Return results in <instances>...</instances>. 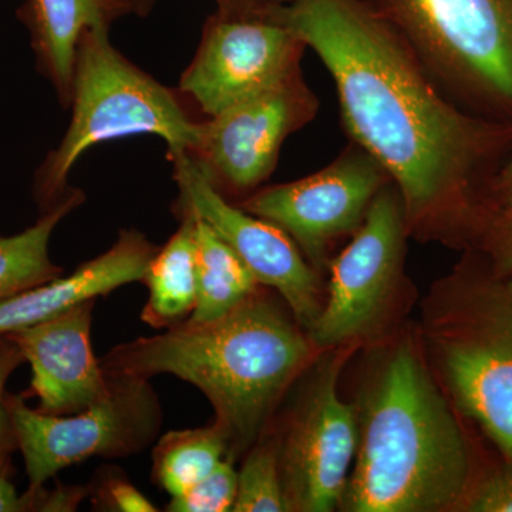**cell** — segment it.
Masks as SVG:
<instances>
[{
    "label": "cell",
    "instance_id": "6da1fadb",
    "mask_svg": "<svg viewBox=\"0 0 512 512\" xmlns=\"http://www.w3.org/2000/svg\"><path fill=\"white\" fill-rule=\"evenodd\" d=\"M268 19L318 55L350 143L389 175L409 234L473 238L493 205L478 197L497 134L463 113L372 0H289Z\"/></svg>",
    "mask_w": 512,
    "mask_h": 512
},
{
    "label": "cell",
    "instance_id": "7a4b0ae2",
    "mask_svg": "<svg viewBox=\"0 0 512 512\" xmlns=\"http://www.w3.org/2000/svg\"><path fill=\"white\" fill-rule=\"evenodd\" d=\"M316 349L284 299L258 288L221 318L185 320L116 346L101 367L107 375L147 380L173 375L197 387L214 407V421L227 434V458L235 461L271 427Z\"/></svg>",
    "mask_w": 512,
    "mask_h": 512
},
{
    "label": "cell",
    "instance_id": "3957f363",
    "mask_svg": "<svg viewBox=\"0 0 512 512\" xmlns=\"http://www.w3.org/2000/svg\"><path fill=\"white\" fill-rule=\"evenodd\" d=\"M355 407V467L340 510H458L473 483V457L456 409L412 339L387 350Z\"/></svg>",
    "mask_w": 512,
    "mask_h": 512
},
{
    "label": "cell",
    "instance_id": "277c9868",
    "mask_svg": "<svg viewBox=\"0 0 512 512\" xmlns=\"http://www.w3.org/2000/svg\"><path fill=\"white\" fill-rule=\"evenodd\" d=\"M424 339L454 409L512 463V282L490 265L461 266L429 301Z\"/></svg>",
    "mask_w": 512,
    "mask_h": 512
},
{
    "label": "cell",
    "instance_id": "5b68a950",
    "mask_svg": "<svg viewBox=\"0 0 512 512\" xmlns=\"http://www.w3.org/2000/svg\"><path fill=\"white\" fill-rule=\"evenodd\" d=\"M72 120L62 141L36 171L33 197L45 212L70 190L69 175L80 158L99 144L133 136L160 137L167 156L191 150L198 121L181 94L131 63L113 46L110 29H90L77 46Z\"/></svg>",
    "mask_w": 512,
    "mask_h": 512
},
{
    "label": "cell",
    "instance_id": "8992f818",
    "mask_svg": "<svg viewBox=\"0 0 512 512\" xmlns=\"http://www.w3.org/2000/svg\"><path fill=\"white\" fill-rule=\"evenodd\" d=\"M441 89L512 109V0H372Z\"/></svg>",
    "mask_w": 512,
    "mask_h": 512
},
{
    "label": "cell",
    "instance_id": "52a82bcc",
    "mask_svg": "<svg viewBox=\"0 0 512 512\" xmlns=\"http://www.w3.org/2000/svg\"><path fill=\"white\" fill-rule=\"evenodd\" d=\"M109 376V394L89 409L69 416L30 409L25 394H6L29 478L26 491L35 493L63 468L87 458L130 457L157 439L163 410L150 382L141 377Z\"/></svg>",
    "mask_w": 512,
    "mask_h": 512
},
{
    "label": "cell",
    "instance_id": "ba28073f",
    "mask_svg": "<svg viewBox=\"0 0 512 512\" xmlns=\"http://www.w3.org/2000/svg\"><path fill=\"white\" fill-rule=\"evenodd\" d=\"M350 346L313 367L308 383L275 431L279 471L289 510L329 512L339 507L355 460L356 407L343 402L338 384Z\"/></svg>",
    "mask_w": 512,
    "mask_h": 512
},
{
    "label": "cell",
    "instance_id": "9c48e42d",
    "mask_svg": "<svg viewBox=\"0 0 512 512\" xmlns=\"http://www.w3.org/2000/svg\"><path fill=\"white\" fill-rule=\"evenodd\" d=\"M407 235L402 198L390 181L348 247L329 261L328 299L308 332L318 348L352 345L380 329L402 279Z\"/></svg>",
    "mask_w": 512,
    "mask_h": 512
},
{
    "label": "cell",
    "instance_id": "30bf717a",
    "mask_svg": "<svg viewBox=\"0 0 512 512\" xmlns=\"http://www.w3.org/2000/svg\"><path fill=\"white\" fill-rule=\"evenodd\" d=\"M318 111V97L299 67L265 92L198 121L197 141L187 156L227 200L247 198L274 173L285 141Z\"/></svg>",
    "mask_w": 512,
    "mask_h": 512
},
{
    "label": "cell",
    "instance_id": "8fae6325",
    "mask_svg": "<svg viewBox=\"0 0 512 512\" xmlns=\"http://www.w3.org/2000/svg\"><path fill=\"white\" fill-rule=\"evenodd\" d=\"M389 183L382 165L350 143L318 173L259 188L237 205L284 229L320 271L329 262L332 245L359 231L376 195Z\"/></svg>",
    "mask_w": 512,
    "mask_h": 512
},
{
    "label": "cell",
    "instance_id": "7c38bea8",
    "mask_svg": "<svg viewBox=\"0 0 512 512\" xmlns=\"http://www.w3.org/2000/svg\"><path fill=\"white\" fill-rule=\"evenodd\" d=\"M167 158L173 163L178 187L175 214L188 212L210 225L248 266L258 284L278 293L309 332L325 301L318 271L298 245L284 229L227 200L187 154Z\"/></svg>",
    "mask_w": 512,
    "mask_h": 512
},
{
    "label": "cell",
    "instance_id": "4fadbf2b",
    "mask_svg": "<svg viewBox=\"0 0 512 512\" xmlns=\"http://www.w3.org/2000/svg\"><path fill=\"white\" fill-rule=\"evenodd\" d=\"M305 43L272 19L212 13L177 92L207 119L265 92L301 67Z\"/></svg>",
    "mask_w": 512,
    "mask_h": 512
},
{
    "label": "cell",
    "instance_id": "5bb4252c",
    "mask_svg": "<svg viewBox=\"0 0 512 512\" xmlns=\"http://www.w3.org/2000/svg\"><path fill=\"white\" fill-rule=\"evenodd\" d=\"M96 301L79 303L55 318L5 335L32 367L29 394L39 399V412L69 416L109 394L111 377L94 355L90 336Z\"/></svg>",
    "mask_w": 512,
    "mask_h": 512
},
{
    "label": "cell",
    "instance_id": "9a60e30c",
    "mask_svg": "<svg viewBox=\"0 0 512 512\" xmlns=\"http://www.w3.org/2000/svg\"><path fill=\"white\" fill-rule=\"evenodd\" d=\"M158 248L143 232L123 229L113 247L77 266L72 274L0 301V336L55 318L120 286L143 281Z\"/></svg>",
    "mask_w": 512,
    "mask_h": 512
},
{
    "label": "cell",
    "instance_id": "2e32d148",
    "mask_svg": "<svg viewBox=\"0 0 512 512\" xmlns=\"http://www.w3.org/2000/svg\"><path fill=\"white\" fill-rule=\"evenodd\" d=\"M39 72L60 104L72 103L77 46L86 30L109 28L123 18L111 0H28L22 10Z\"/></svg>",
    "mask_w": 512,
    "mask_h": 512
},
{
    "label": "cell",
    "instance_id": "e0dca14e",
    "mask_svg": "<svg viewBox=\"0 0 512 512\" xmlns=\"http://www.w3.org/2000/svg\"><path fill=\"white\" fill-rule=\"evenodd\" d=\"M180 227L164 247L158 248L143 281L148 299L141 319L154 329H170L185 322L197 305L198 279L195 220L177 214Z\"/></svg>",
    "mask_w": 512,
    "mask_h": 512
},
{
    "label": "cell",
    "instance_id": "ac0fdd59",
    "mask_svg": "<svg viewBox=\"0 0 512 512\" xmlns=\"http://www.w3.org/2000/svg\"><path fill=\"white\" fill-rule=\"evenodd\" d=\"M84 200L86 195L80 188L70 187L62 200L42 212L35 225L10 237L0 235V301L63 275L62 266L50 259V238L57 225Z\"/></svg>",
    "mask_w": 512,
    "mask_h": 512
},
{
    "label": "cell",
    "instance_id": "d6986e66",
    "mask_svg": "<svg viewBox=\"0 0 512 512\" xmlns=\"http://www.w3.org/2000/svg\"><path fill=\"white\" fill-rule=\"evenodd\" d=\"M194 220L198 296L194 312L187 320L202 323L227 315L261 285L210 225L197 217Z\"/></svg>",
    "mask_w": 512,
    "mask_h": 512
},
{
    "label": "cell",
    "instance_id": "ffe728a7",
    "mask_svg": "<svg viewBox=\"0 0 512 512\" xmlns=\"http://www.w3.org/2000/svg\"><path fill=\"white\" fill-rule=\"evenodd\" d=\"M228 439L217 421L164 434L153 451V476L171 497L185 493L228 457Z\"/></svg>",
    "mask_w": 512,
    "mask_h": 512
},
{
    "label": "cell",
    "instance_id": "44dd1931",
    "mask_svg": "<svg viewBox=\"0 0 512 512\" xmlns=\"http://www.w3.org/2000/svg\"><path fill=\"white\" fill-rule=\"evenodd\" d=\"M234 512H289L281 471L275 431L269 427L261 439L249 448L238 473Z\"/></svg>",
    "mask_w": 512,
    "mask_h": 512
},
{
    "label": "cell",
    "instance_id": "7402d4cb",
    "mask_svg": "<svg viewBox=\"0 0 512 512\" xmlns=\"http://www.w3.org/2000/svg\"><path fill=\"white\" fill-rule=\"evenodd\" d=\"M238 473L234 461L225 458L208 476L188 488L185 493L171 497L165 511L225 512L232 511L237 498Z\"/></svg>",
    "mask_w": 512,
    "mask_h": 512
},
{
    "label": "cell",
    "instance_id": "603a6c76",
    "mask_svg": "<svg viewBox=\"0 0 512 512\" xmlns=\"http://www.w3.org/2000/svg\"><path fill=\"white\" fill-rule=\"evenodd\" d=\"M460 511L512 512V463L505 460L501 466L474 476L466 497L461 501Z\"/></svg>",
    "mask_w": 512,
    "mask_h": 512
},
{
    "label": "cell",
    "instance_id": "cb8c5ba5",
    "mask_svg": "<svg viewBox=\"0 0 512 512\" xmlns=\"http://www.w3.org/2000/svg\"><path fill=\"white\" fill-rule=\"evenodd\" d=\"M474 239L495 271L512 282V207H494L488 212Z\"/></svg>",
    "mask_w": 512,
    "mask_h": 512
},
{
    "label": "cell",
    "instance_id": "d4e9b609",
    "mask_svg": "<svg viewBox=\"0 0 512 512\" xmlns=\"http://www.w3.org/2000/svg\"><path fill=\"white\" fill-rule=\"evenodd\" d=\"M23 362L25 357L18 345L6 336H0V470L10 467V456L13 451L19 450L12 419L6 407V383Z\"/></svg>",
    "mask_w": 512,
    "mask_h": 512
},
{
    "label": "cell",
    "instance_id": "484cf974",
    "mask_svg": "<svg viewBox=\"0 0 512 512\" xmlns=\"http://www.w3.org/2000/svg\"><path fill=\"white\" fill-rule=\"evenodd\" d=\"M93 503L101 511L157 512L153 503L144 497L126 478L117 474L100 477L93 493Z\"/></svg>",
    "mask_w": 512,
    "mask_h": 512
},
{
    "label": "cell",
    "instance_id": "4316f807",
    "mask_svg": "<svg viewBox=\"0 0 512 512\" xmlns=\"http://www.w3.org/2000/svg\"><path fill=\"white\" fill-rule=\"evenodd\" d=\"M215 13L231 19H268L289 0H212Z\"/></svg>",
    "mask_w": 512,
    "mask_h": 512
},
{
    "label": "cell",
    "instance_id": "83f0119b",
    "mask_svg": "<svg viewBox=\"0 0 512 512\" xmlns=\"http://www.w3.org/2000/svg\"><path fill=\"white\" fill-rule=\"evenodd\" d=\"M89 490L80 485L57 484L53 490H37V510L42 512L76 511Z\"/></svg>",
    "mask_w": 512,
    "mask_h": 512
},
{
    "label": "cell",
    "instance_id": "f1b7e54d",
    "mask_svg": "<svg viewBox=\"0 0 512 512\" xmlns=\"http://www.w3.org/2000/svg\"><path fill=\"white\" fill-rule=\"evenodd\" d=\"M33 511L32 500L23 493L20 495L10 480V467L0 470V512Z\"/></svg>",
    "mask_w": 512,
    "mask_h": 512
},
{
    "label": "cell",
    "instance_id": "f546056e",
    "mask_svg": "<svg viewBox=\"0 0 512 512\" xmlns=\"http://www.w3.org/2000/svg\"><path fill=\"white\" fill-rule=\"evenodd\" d=\"M493 195L495 207H512V148L507 163L495 178Z\"/></svg>",
    "mask_w": 512,
    "mask_h": 512
},
{
    "label": "cell",
    "instance_id": "4dcf8cb0",
    "mask_svg": "<svg viewBox=\"0 0 512 512\" xmlns=\"http://www.w3.org/2000/svg\"><path fill=\"white\" fill-rule=\"evenodd\" d=\"M120 10L121 16H137L147 18L151 15L160 0H111Z\"/></svg>",
    "mask_w": 512,
    "mask_h": 512
}]
</instances>
